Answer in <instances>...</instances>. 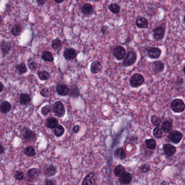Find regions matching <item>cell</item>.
I'll list each match as a JSON object with an SVG mask.
<instances>
[{"label":"cell","mask_w":185,"mask_h":185,"mask_svg":"<svg viewBox=\"0 0 185 185\" xmlns=\"http://www.w3.org/2000/svg\"><path fill=\"white\" fill-rule=\"evenodd\" d=\"M137 60V54L135 51L129 50L126 54L123 61V65L124 67H129L134 65Z\"/></svg>","instance_id":"obj_1"},{"label":"cell","mask_w":185,"mask_h":185,"mask_svg":"<svg viewBox=\"0 0 185 185\" xmlns=\"http://www.w3.org/2000/svg\"><path fill=\"white\" fill-rule=\"evenodd\" d=\"M171 109L176 113L182 112L185 110V103L181 99H175L171 103Z\"/></svg>","instance_id":"obj_2"},{"label":"cell","mask_w":185,"mask_h":185,"mask_svg":"<svg viewBox=\"0 0 185 185\" xmlns=\"http://www.w3.org/2000/svg\"><path fill=\"white\" fill-rule=\"evenodd\" d=\"M145 78L143 75L140 73H136L133 75L130 80V85L131 87L136 88L139 87L143 84Z\"/></svg>","instance_id":"obj_3"},{"label":"cell","mask_w":185,"mask_h":185,"mask_svg":"<svg viewBox=\"0 0 185 185\" xmlns=\"http://www.w3.org/2000/svg\"><path fill=\"white\" fill-rule=\"evenodd\" d=\"M53 111L56 116L59 117H62L65 115V106L61 102L58 101L53 105Z\"/></svg>","instance_id":"obj_4"},{"label":"cell","mask_w":185,"mask_h":185,"mask_svg":"<svg viewBox=\"0 0 185 185\" xmlns=\"http://www.w3.org/2000/svg\"><path fill=\"white\" fill-rule=\"evenodd\" d=\"M21 131L24 139L26 141L30 142L34 141L36 139V134L35 133L28 129V128H22Z\"/></svg>","instance_id":"obj_5"},{"label":"cell","mask_w":185,"mask_h":185,"mask_svg":"<svg viewBox=\"0 0 185 185\" xmlns=\"http://www.w3.org/2000/svg\"><path fill=\"white\" fill-rule=\"evenodd\" d=\"M114 55L115 58L118 60H121L124 59L125 58L126 52L125 48L121 46H117L114 50Z\"/></svg>","instance_id":"obj_6"},{"label":"cell","mask_w":185,"mask_h":185,"mask_svg":"<svg viewBox=\"0 0 185 185\" xmlns=\"http://www.w3.org/2000/svg\"><path fill=\"white\" fill-rule=\"evenodd\" d=\"M96 182L97 176L94 172H91L85 176L81 185H96Z\"/></svg>","instance_id":"obj_7"},{"label":"cell","mask_w":185,"mask_h":185,"mask_svg":"<svg viewBox=\"0 0 185 185\" xmlns=\"http://www.w3.org/2000/svg\"><path fill=\"white\" fill-rule=\"evenodd\" d=\"M182 137L183 135L179 131H173L170 132L168 136L170 141L174 144H178L182 140Z\"/></svg>","instance_id":"obj_8"},{"label":"cell","mask_w":185,"mask_h":185,"mask_svg":"<svg viewBox=\"0 0 185 185\" xmlns=\"http://www.w3.org/2000/svg\"><path fill=\"white\" fill-rule=\"evenodd\" d=\"M165 33V30L162 27H158L153 30V38L156 41H160L164 38Z\"/></svg>","instance_id":"obj_9"},{"label":"cell","mask_w":185,"mask_h":185,"mask_svg":"<svg viewBox=\"0 0 185 185\" xmlns=\"http://www.w3.org/2000/svg\"><path fill=\"white\" fill-rule=\"evenodd\" d=\"M165 65L161 61H155L153 63L151 69L155 73H159L164 70Z\"/></svg>","instance_id":"obj_10"},{"label":"cell","mask_w":185,"mask_h":185,"mask_svg":"<svg viewBox=\"0 0 185 185\" xmlns=\"http://www.w3.org/2000/svg\"><path fill=\"white\" fill-rule=\"evenodd\" d=\"M69 87L67 85L64 84H59L57 86V92L59 95L62 96L67 95L69 94Z\"/></svg>","instance_id":"obj_11"},{"label":"cell","mask_w":185,"mask_h":185,"mask_svg":"<svg viewBox=\"0 0 185 185\" xmlns=\"http://www.w3.org/2000/svg\"><path fill=\"white\" fill-rule=\"evenodd\" d=\"M132 180H133L132 174L129 172H126L120 176L119 179L120 183L122 184H124V185L130 184Z\"/></svg>","instance_id":"obj_12"},{"label":"cell","mask_w":185,"mask_h":185,"mask_svg":"<svg viewBox=\"0 0 185 185\" xmlns=\"http://www.w3.org/2000/svg\"><path fill=\"white\" fill-rule=\"evenodd\" d=\"M136 25L139 28L145 29L148 27V22L145 17L139 16L136 20Z\"/></svg>","instance_id":"obj_13"},{"label":"cell","mask_w":185,"mask_h":185,"mask_svg":"<svg viewBox=\"0 0 185 185\" xmlns=\"http://www.w3.org/2000/svg\"><path fill=\"white\" fill-rule=\"evenodd\" d=\"M77 55V51L73 48L67 49L64 52V57L66 60H71L74 59Z\"/></svg>","instance_id":"obj_14"},{"label":"cell","mask_w":185,"mask_h":185,"mask_svg":"<svg viewBox=\"0 0 185 185\" xmlns=\"http://www.w3.org/2000/svg\"><path fill=\"white\" fill-rule=\"evenodd\" d=\"M102 69V66L99 61H95L92 63L90 66V71L92 74L98 73Z\"/></svg>","instance_id":"obj_15"},{"label":"cell","mask_w":185,"mask_h":185,"mask_svg":"<svg viewBox=\"0 0 185 185\" xmlns=\"http://www.w3.org/2000/svg\"><path fill=\"white\" fill-rule=\"evenodd\" d=\"M161 54V50L157 47H151L148 50V55L151 59H157Z\"/></svg>","instance_id":"obj_16"},{"label":"cell","mask_w":185,"mask_h":185,"mask_svg":"<svg viewBox=\"0 0 185 185\" xmlns=\"http://www.w3.org/2000/svg\"><path fill=\"white\" fill-rule=\"evenodd\" d=\"M163 151L165 155L168 156H172L176 153V148L170 144H165L163 145Z\"/></svg>","instance_id":"obj_17"},{"label":"cell","mask_w":185,"mask_h":185,"mask_svg":"<svg viewBox=\"0 0 185 185\" xmlns=\"http://www.w3.org/2000/svg\"><path fill=\"white\" fill-rule=\"evenodd\" d=\"M40 170L36 168H32L28 171L27 174L30 181H34L38 179L40 176Z\"/></svg>","instance_id":"obj_18"},{"label":"cell","mask_w":185,"mask_h":185,"mask_svg":"<svg viewBox=\"0 0 185 185\" xmlns=\"http://www.w3.org/2000/svg\"><path fill=\"white\" fill-rule=\"evenodd\" d=\"M81 11V13L84 15H86V16H89L92 14L94 9H93L92 5L90 3H84L83 5H82Z\"/></svg>","instance_id":"obj_19"},{"label":"cell","mask_w":185,"mask_h":185,"mask_svg":"<svg viewBox=\"0 0 185 185\" xmlns=\"http://www.w3.org/2000/svg\"><path fill=\"white\" fill-rule=\"evenodd\" d=\"M11 109V105L10 103L7 101H3L0 104V111L3 114H7L10 111Z\"/></svg>","instance_id":"obj_20"},{"label":"cell","mask_w":185,"mask_h":185,"mask_svg":"<svg viewBox=\"0 0 185 185\" xmlns=\"http://www.w3.org/2000/svg\"><path fill=\"white\" fill-rule=\"evenodd\" d=\"M161 130L165 133H170L172 130V122L169 120H165L163 122L161 126Z\"/></svg>","instance_id":"obj_21"},{"label":"cell","mask_w":185,"mask_h":185,"mask_svg":"<svg viewBox=\"0 0 185 185\" xmlns=\"http://www.w3.org/2000/svg\"><path fill=\"white\" fill-rule=\"evenodd\" d=\"M46 124L47 128L53 129L58 125V120L54 117H50L48 118L46 120Z\"/></svg>","instance_id":"obj_22"},{"label":"cell","mask_w":185,"mask_h":185,"mask_svg":"<svg viewBox=\"0 0 185 185\" xmlns=\"http://www.w3.org/2000/svg\"><path fill=\"white\" fill-rule=\"evenodd\" d=\"M57 173V169L53 165H49L46 167L44 170V173L47 176H52Z\"/></svg>","instance_id":"obj_23"},{"label":"cell","mask_w":185,"mask_h":185,"mask_svg":"<svg viewBox=\"0 0 185 185\" xmlns=\"http://www.w3.org/2000/svg\"><path fill=\"white\" fill-rule=\"evenodd\" d=\"M31 101L30 96L26 94H22L20 96V102L22 105H25L29 104Z\"/></svg>","instance_id":"obj_24"},{"label":"cell","mask_w":185,"mask_h":185,"mask_svg":"<svg viewBox=\"0 0 185 185\" xmlns=\"http://www.w3.org/2000/svg\"><path fill=\"white\" fill-rule=\"evenodd\" d=\"M1 49L3 54L8 53L11 49V44L10 42L3 41L1 44Z\"/></svg>","instance_id":"obj_25"},{"label":"cell","mask_w":185,"mask_h":185,"mask_svg":"<svg viewBox=\"0 0 185 185\" xmlns=\"http://www.w3.org/2000/svg\"><path fill=\"white\" fill-rule=\"evenodd\" d=\"M42 58L45 61L52 62L54 60V58L52 53L49 51H45L42 54Z\"/></svg>","instance_id":"obj_26"},{"label":"cell","mask_w":185,"mask_h":185,"mask_svg":"<svg viewBox=\"0 0 185 185\" xmlns=\"http://www.w3.org/2000/svg\"><path fill=\"white\" fill-rule=\"evenodd\" d=\"M115 156H116L117 158L120 159V160H123L125 159L126 155L125 154L124 150L120 148H118L117 150H116L115 151Z\"/></svg>","instance_id":"obj_27"},{"label":"cell","mask_w":185,"mask_h":185,"mask_svg":"<svg viewBox=\"0 0 185 185\" xmlns=\"http://www.w3.org/2000/svg\"><path fill=\"white\" fill-rule=\"evenodd\" d=\"M125 172V169L124 167L120 165H117L114 170V174L117 177H120V176Z\"/></svg>","instance_id":"obj_28"},{"label":"cell","mask_w":185,"mask_h":185,"mask_svg":"<svg viewBox=\"0 0 185 185\" xmlns=\"http://www.w3.org/2000/svg\"><path fill=\"white\" fill-rule=\"evenodd\" d=\"M24 153L26 156L28 157H32L36 155L35 149L32 146H28L26 147L24 150Z\"/></svg>","instance_id":"obj_29"},{"label":"cell","mask_w":185,"mask_h":185,"mask_svg":"<svg viewBox=\"0 0 185 185\" xmlns=\"http://www.w3.org/2000/svg\"><path fill=\"white\" fill-rule=\"evenodd\" d=\"M65 131V129L64 127L61 125H58L54 129V133L56 136L60 137L64 134Z\"/></svg>","instance_id":"obj_30"},{"label":"cell","mask_w":185,"mask_h":185,"mask_svg":"<svg viewBox=\"0 0 185 185\" xmlns=\"http://www.w3.org/2000/svg\"><path fill=\"white\" fill-rule=\"evenodd\" d=\"M22 32V27L21 26L16 24L12 27L11 34L14 36L20 35Z\"/></svg>","instance_id":"obj_31"},{"label":"cell","mask_w":185,"mask_h":185,"mask_svg":"<svg viewBox=\"0 0 185 185\" xmlns=\"http://www.w3.org/2000/svg\"><path fill=\"white\" fill-rule=\"evenodd\" d=\"M108 8L110 10V11H111L112 13H113L114 14H118L120 11V5L116 3L110 4Z\"/></svg>","instance_id":"obj_32"},{"label":"cell","mask_w":185,"mask_h":185,"mask_svg":"<svg viewBox=\"0 0 185 185\" xmlns=\"http://www.w3.org/2000/svg\"><path fill=\"white\" fill-rule=\"evenodd\" d=\"M70 96L73 97H77L80 95V92L77 86H72L71 88L69 94Z\"/></svg>","instance_id":"obj_33"},{"label":"cell","mask_w":185,"mask_h":185,"mask_svg":"<svg viewBox=\"0 0 185 185\" xmlns=\"http://www.w3.org/2000/svg\"><path fill=\"white\" fill-rule=\"evenodd\" d=\"M145 144L147 147L150 149H154L156 146V142L154 139H147L145 140Z\"/></svg>","instance_id":"obj_34"},{"label":"cell","mask_w":185,"mask_h":185,"mask_svg":"<svg viewBox=\"0 0 185 185\" xmlns=\"http://www.w3.org/2000/svg\"><path fill=\"white\" fill-rule=\"evenodd\" d=\"M38 77L40 80H47L50 77L49 73L46 71H42L38 72Z\"/></svg>","instance_id":"obj_35"},{"label":"cell","mask_w":185,"mask_h":185,"mask_svg":"<svg viewBox=\"0 0 185 185\" xmlns=\"http://www.w3.org/2000/svg\"><path fill=\"white\" fill-rule=\"evenodd\" d=\"M16 70L19 72V73L21 74V75L25 73L27 71L26 65L24 63H21V64H20V65H17L16 66Z\"/></svg>","instance_id":"obj_36"},{"label":"cell","mask_w":185,"mask_h":185,"mask_svg":"<svg viewBox=\"0 0 185 185\" xmlns=\"http://www.w3.org/2000/svg\"><path fill=\"white\" fill-rule=\"evenodd\" d=\"M150 120H151V122L152 124L154 125V126H159L160 124H161V118L159 117H157L155 115H153L151 117Z\"/></svg>","instance_id":"obj_37"},{"label":"cell","mask_w":185,"mask_h":185,"mask_svg":"<svg viewBox=\"0 0 185 185\" xmlns=\"http://www.w3.org/2000/svg\"><path fill=\"white\" fill-rule=\"evenodd\" d=\"M163 135L162 130L159 126H156L153 130V135L157 139H160Z\"/></svg>","instance_id":"obj_38"},{"label":"cell","mask_w":185,"mask_h":185,"mask_svg":"<svg viewBox=\"0 0 185 185\" xmlns=\"http://www.w3.org/2000/svg\"><path fill=\"white\" fill-rule=\"evenodd\" d=\"M61 45V41L59 39H55L52 42V47L54 50L59 49Z\"/></svg>","instance_id":"obj_39"},{"label":"cell","mask_w":185,"mask_h":185,"mask_svg":"<svg viewBox=\"0 0 185 185\" xmlns=\"http://www.w3.org/2000/svg\"><path fill=\"white\" fill-rule=\"evenodd\" d=\"M14 177L15 179L18 181H22L24 178V173L21 171H16L14 174Z\"/></svg>","instance_id":"obj_40"},{"label":"cell","mask_w":185,"mask_h":185,"mask_svg":"<svg viewBox=\"0 0 185 185\" xmlns=\"http://www.w3.org/2000/svg\"><path fill=\"white\" fill-rule=\"evenodd\" d=\"M150 170V166L148 163H145L141 167V170L143 173H148Z\"/></svg>","instance_id":"obj_41"},{"label":"cell","mask_w":185,"mask_h":185,"mask_svg":"<svg viewBox=\"0 0 185 185\" xmlns=\"http://www.w3.org/2000/svg\"><path fill=\"white\" fill-rule=\"evenodd\" d=\"M50 111V107L49 105H46L44 107H43L41 110V114L44 116L47 115Z\"/></svg>","instance_id":"obj_42"},{"label":"cell","mask_w":185,"mask_h":185,"mask_svg":"<svg viewBox=\"0 0 185 185\" xmlns=\"http://www.w3.org/2000/svg\"><path fill=\"white\" fill-rule=\"evenodd\" d=\"M40 94L41 95L45 97H48L50 95V91L47 88H44L40 91Z\"/></svg>","instance_id":"obj_43"},{"label":"cell","mask_w":185,"mask_h":185,"mask_svg":"<svg viewBox=\"0 0 185 185\" xmlns=\"http://www.w3.org/2000/svg\"><path fill=\"white\" fill-rule=\"evenodd\" d=\"M28 65L29 68L32 70H34L36 68V64L33 60H29L28 62Z\"/></svg>","instance_id":"obj_44"},{"label":"cell","mask_w":185,"mask_h":185,"mask_svg":"<svg viewBox=\"0 0 185 185\" xmlns=\"http://www.w3.org/2000/svg\"><path fill=\"white\" fill-rule=\"evenodd\" d=\"M45 185H55V182L53 180H46L45 181Z\"/></svg>","instance_id":"obj_45"},{"label":"cell","mask_w":185,"mask_h":185,"mask_svg":"<svg viewBox=\"0 0 185 185\" xmlns=\"http://www.w3.org/2000/svg\"><path fill=\"white\" fill-rule=\"evenodd\" d=\"M36 2L38 3V5H43L46 2V1H44V0H38Z\"/></svg>","instance_id":"obj_46"},{"label":"cell","mask_w":185,"mask_h":185,"mask_svg":"<svg viewBox=\"0 0 185 185\" xmlns=\"http://www.w3.org/2000/svg\"><path fill=\"white\" fill-rule=\"evenodd\" d=\"M73 130L75 133H77L79 131V126L78 125H75L73 128Z\"/></svg>","instance_id":"obj_47"},{"label":"cell","mask_w":185,"mask_h":185,"mask_svg":"<svg viewBox=\"0 0 185 185\" xmlns=\"http://www.w3.org/2000/svg\"><path fill=\"white\" fill-rule=\"evenodd\" d=\"M108 29V27H106V26H103L102 27V29H101V30H102V32L103 33V34H105V32L106 30H107Z\"/></svg>","instance_id":"obj_48"},{"label":"cell","mask_w":185,"mask_h":185,"mask_svg":"<svg viewBox=\"0 0 185 185\" xmlns=\"http://www.w3.org/2000/svg\"><path fill=\"white\" fill-rule=\"evenodd\" d=\"M4 151H5V148L3 147V145L0 143V155L3 154L4 153Z\"/></svg>","instance_id":"obj_49"},{"label":"cell","mask_w":185,"mask_h":185,"mask_svg":"<svg viewBox=\"0 0 185 185\" xmlns=\"http://www.w3.org/2000/svg\"><path fill=\"white\" fill-rule=\"evenodd\" d=\"M3 85L2 84V83L0 81V93L3 90Z\"/></svg>","instance_id":"obj_50"},{"label":"cell","mask_w":185,"mask_h":185,"mask_svg":"<svg viewBox=\"0 0 185 185\" xmlns=\"http://www.w3.org/2000/svg\"><path fill=\"white\" fill-rule=\"evenodd\" d=\"M160 185H168V184L167 183H166L165 181H163L162 183L160 184Z\"/></svg>","instance_id":"obj_51"},{"label":"cell","mask_w":185,"mask_h":185,"mask_svg":"<svg viewBox=\"0 0 185 185\" xmlns=\"http://www.w3.org/2000/svg\"><path fill=\"white\" fill-rule=\"evenodd\" d=\"M55 1V3H61L62 2H63L64 1Z\"/></svg>","instance_id":"obj_52"},{"label":"cell","mask_w":185,"mask_h":185,"mask_svg":"<svg viewBox=\"0 0 185 185\" xmlns=\"http://www.w3.org/2000/svg\"><path fill=\"white\" fill-rule=\"evenodd\" d=\"M183 71H184V73H185V66H184V68H183Z\"/></svg>","instance_id":"obj_53"},{"label":"cell","mask_w":185,"mask_h":185,"mask_svg":"<svg viewBox=\"0 0 185 185\" xmlns=\"http://www.w3.org/2000/svg\"><path fill=\"white\" fill-rule=\"evenodd\" d=\"M1 15H0V22H1Z\"/></svg>","instance_id":"obj_54"},{"label":"cell","mask_w":185,"mask_h":185,"mask_svg":"<svg viewBox=\"0 0 185 185\" xmlns=\"http://www.w3.org/2000/svg\"><path fill=\"white\" fill-rule=\"evenodd\" d=\"M28 185H34V184H28Z\"/></svg>","instance_id":"obj_55"}]
</instances>
